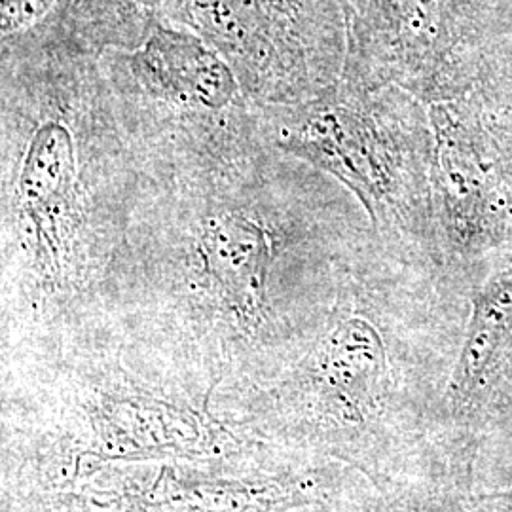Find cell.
<instances>
[{"instance_id": "1", "label": "cell", "mask_w": 512, "mask_h": 512, "mask_svg": "<svg viewBox=\"0 0 512 512\" xmlns=\"http://www.w3.org/2000/svg\"><path fill=\"white\" fill-rule=\"evenodd\" d=\"M148 165L99 59H2V275L35 323L120 275Z\"/></svg>"}, {"instance_id": "2", "label": "cell", "mask_w": 512, "mask_h": 512, "mask_svg": "<svg viewBox=\"0 0 512 512\" xmlns=\"http://www.w3.org/2000/svg\"><path fill=\"white\" fill-rule=\"evenodd\" d=\"M414 95L340 80L298 105H256L262 137L359 202L378 238L423 239L433 207L431 128Z\"/></svg>"}, {"instance_id": "3", "label": "cell", "mask_w": 512, "mask_h": 512, "mask_svg": "<svg viewBox=\"0 0 512 512\" xmlns=\"http://www.w3.org/2000/svg\"><path fill=\"white\" fill-rule=\"evenodd\" d=\"M110 86L156 141L217 145L258 131L256 105L200 35L154 23L135 48L99 57Z\"/></svg>"}, {"instance_id": "4", "label": "cell", "mask_w": 512, "mask_h": 512, "mask_svg": "<svg viewBox=\"0 0 512 512\" xmlns=\"http://www.w3.org/2000/svg\"><path fill=\"white\" fill-rule=\"evenodd\" d=\"M183 12L253 105L306 103L344 76L346 61L310 42L283 0H183Z\"/></svg>"}, {"instance_id": "5", "label": "cell", "mask_w": 512, "mask_h": 512, "mask_svg": "<svg viewBox=\"0 0 512 512\" xmlns=\"http://www.w3.org/2000/svg\"><path fill=\"white\" fill-rule=\"evenodd\" d=\"M435 215L459 249L497 243L512 217L511 164L463 99L429 103Z\"/></svg>"}, {"instance_id": "6", "label": "cell", "mask_w": 512, "mask_h": 512, "mask_svg": "<svg viewBox=\"0 0 512 512\" xmlns=\"http://www.w3.org/2000/svg\"><path fill=\"white\" fill-rule=\"evenodd\" d=\"M302 372L349 420H361L387 378V349L380 330L363 315H334L311 346Z\"/></svg>"}, {"instance_id": "7", "label": "cell", "mask_w": 512, "mask_h": 512, "mask_svg": "<svg viewBox=\"0 0 512 512\" xmlns=\"http://www.w3.org/2000/svg\"><path fill=\"white\" fill-rule=\"evenodd\" d=\"M512 348V268L486 281L473 300V311L458 365L448 389L450 408L465 416L490 393Z\"/></svg>"}, {"instance_id": "8", "label": "cell", "mask_w": 512, "mask_h": 512, "mask_svg": "<svg viewBox=\"0 0 512 512\" xmlns=\"http://www.w3.org/2000/svg\"><path fill=\"white\" fill-rule=\"evenodd\" d=\"M135 2H139L141 6H147V8H156V6L164 4L165 0H135Z\"/></svg>"}]
</instances>
